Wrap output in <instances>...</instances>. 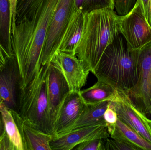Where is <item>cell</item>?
Wrapping results in <instances>:
<instances>
[{
  "label": "cell",
  "instance_id": "6da1fadb",
  "mask_svg": "<svg viewBox=\"0 0 151 150\" xmlns=\"http://www.w3.org/2000/svg\"><path fill=\"white\" fill-rule=\"evenodd\" d=\"M58 0H42L30 18L15 23L12 45L22 79L23 88L38 74L49 26Z\"/></svg>",
  "mask_w": 151,
  "mask_h": 150
},
{
  "label": "cell",
  "instance_id": "ba28073f",
  "mask_svg": "<svg viewBox=\"0 0 151 150\" xmlns=\"http://www.w3.org/2000/svg\"><path fill=\"white\" fill-rule=\"evenodd\" d=\"M23 85L18 63L14 54L6 58L0 68V95L2 103L12 112L19 114Z\"/></svg>",
  "mask_w": 151,
  "mask_h": 150
},
{
  "label": "cell",
  "instance_id": "30bf717a",
  "mask_svg": "<svg viewBox=\"0 0 151 150\" xmlns=\"http://www.w3.org/2000/svg\"><path fill=\"white\" fill-rule=\"evenodd\" d=\"M110 137L106 126L98 125L74 129L58 136L54 135L50 142L51 150H73L83 142Z\"/></svg>",
  "mask_w": 151,
  "mask_h": 150
},
{
  "label": "cell",
  "instance_id": "7402d4cb",
  "mask_svg": "<svg viewBox=\"0 0 151 150\" xmlns=\"http://www.w3.org/2000/svg\"><path fill=\"white\" fill-rule=\"evenodd\" d=\"M42 1L17 0L15 23L32 16Z\"/></svg>",
  "mask_w": 151,
  "mask_h": 150
},
{
  "label": "cell",
  "instance_id": "cb8c5ba5",
  "mask_svg": "<svg viewBox=\"0 0 151 150\" xmlns=\"http://www.w3.org/2000/svg\"><path fill=\"white\" fill-rule=\"evenodd\" d=\"M105 139L99 138L83 142L77 145L75 150H105Z\"/></svg>",
  "mask_w": 151,
  "mask_h": 150
},
{
  "label": "cell",
  "instance_id": "4316f807",
  "mask_svg": "<svg viewBox=\"0 0 151 150\" xmlns=\"http://www.w3.org/2000/svg\"><path fill=\"white\" fill-rule=\"evenodd\" d=\"M141 3L145 16L151 26V0H139Z\"/></svg>",
  "mask_w": 151,
  "mask_h": 150
},
{
  "label": "cell",
  "instance_id": "9c48e42d",
  "mask_svg": "<svg viewBox=\"0 0 151 150\" xmlns=\"http://www.w3.org/2000/svg\"><path fill=\"white\" fill-rule=\"evenodd\" d=\"M50 62L62 72L69 84L70 92H79L86 85L90 72L85 69L76 55L58 50Z\"/></svg>",
  "mask_w": 151,
  "mask_h": 150
},
{
  "label": "cell",
  "instance_id": "44dd1931",
  "mask_svg": "<svg viewBox=\"0 0 151 150\" xmlns=\"http://www.w3.org/2000/svg\"><path fill=\"white\" fill-rule=\"evenodd\" d=\"M76 9L87 14L104 9L114 10V0H74Z\"/></svg>",
  "mask_w": 151,
  "mask_h": 150
},
{
  "label": "cell",
  "instance_id": "9a60e30c",
  "mask_svg": "<svg viewBox=\"0 0 151 150\" xmlns=\"http://www.w3.org/2000/svg\"><path fill=\"white\" fill-rule=\"evenodd\" d=\"M12 113L17 122L26 150H51L50 142L54 135L44 133L29 127L23 122L18 114Z\"/></svg>",
  "mask_w": 151,
  "mask_h": 150
},
{
  "label": "cell",
  "instance_id": "83f0119b",
  "mask_svg": "<svg viewBox=\"0 0 151 150\" xmlns=\"http://www.w3.org/2000/svg\"><path fill=\"white\" fill-rule=\"evenodd\" d=\"M0 150H15V147L6 132L0 138Z\"/></svg>",
  "mask_w": 151,
  "mask_h": 150
},
{
  "label": "cell",
  "instance_id": "8992f818",
  "mask_svg": "<svg viewBox=\"0 0 151 150\" xmlns=\"http://www.w3.org/2000/svg\"><path fill=\"white\" fill-rule=\"evenodd\" d=\"M119 29L130 51L139 49L151 41V26L145 18L139 0L127 15L120 16Z\"/></svg>",
  "mask_w": 151,
  "mask_h": 150
},
{
  "label": "cell",
  "instance_id": "3957f363",
  "mask_svg": "<svg viewBox=\"0 0 151 150\" xmlns=\"http://www.w3.org/2000/svg\"><path fill=\"white\" fill-rule=\"evenodd\" d=\"M97 79L103 80L118 90L127 92L137 81L136 50L128 49L127 42L119 34L106 49L95 70Z\"/></svg>",
  "mask_w": 151,
  "mask_h": 150
},
{
  "label": "cell",
  "instance_id": "d6986e66",
  "mask_svg": "<svg viewBox=\"0 0 151 150\" xmlns=\"http://www.w3.org/2000/svg\"><path fill=\"white\" fill-rule=\"evenodd\" d=\"M11 29L10 1L0 0V45L8 57L14 54Z\"/></svg>",
  "mask_w": 151,
  "mask_h": 150
},
{
  "label": "cell",
  "instance_id": "277c9868",
  "mask_svg": "<svg viewBox=\"0 0 151 150\" xmlns=\"http://www.w3.org/2000/svg\"><path fill=\"white\" fill-rule=\"evenodd\" d=\"M49 64L42 66L34 78L23 88L19 114L24 124L54 135L46 84Z\"/></svg>",
  "mask_w": 151,
  "mask_h": 150
},
{
  "label": "cell",
  "instance_id": "d4e9b609",
  "mask_svg": "<svg viewBox=\"0 0 151 150\" xmlns=\"http://www.w3.org/2000/svg\"><path fill=\"white\" fill-rule=\"evenodd\" d=\"M135 2V0H114V9L119 16H124L133 9Z\"/></svg>",
  "mask_w": 151,
  "mask_h": 150
},
{
  "label": "cell",
  "instance_id": "8fae6325",
  "mask_svg": "<svg viewBox=\"0 0 151 150\" xmlns=\"http://www.w3.org/2000/svg\"><path fill=\"white\" fill-rule=\"evenodd\" d=\"M46 84L50 116L54 129L60 107L70 90L62 72L51 62L49 63L47 71Z\"/></svg>",
  "mask_w": 151,
  "mask_h": 150
},
{
  "label": "cell",
  "instance_id": "d6a6232c",
  "mask_svg": "<svg viewBox=\"0 0 151 150\" xmlns=\"http://www.w3.org/2000/svg\"><path fill=\"white\" fill-rule=\"evenodd\" d=\"M2 103V100L1 98V95H0V104Z\"/></svg>",
  "mask_w": 151,
  "mask_h": 150
},
{
  "label": "cell",
  "instance_id": "4dcf8cb0",
  "mask_svg": "<svg viewBox=\"0 0 151 150\" xmlns=\"http://www.w3.org/2000/svg\"><path fill=\"white\" fill-rule=\"evenodd\" d=\"M6 132L4 121L1 113L0 112V138L2 137Z\"/></svg>",
  "mask_w": 151,
  "mask_h": 150
},
{
  "label": "cell",
  "instance_id": "f546056e",
  "mask_svg": "<svg viewBox=\"0 0 151 150\" xmlns=\"http://www.w3.org/2000/svg\"><path fill=\"white\" fill-rule=\"evenodd\" d=\"M8 57L5 51L0 45V68L3 66L5 63V60Z\"/></svg>",
  "mask_w": 151,
  "mask_h": 150
},
{
  "label": "cell",
  "instance_id": "2e32d148",
  "mask_svg": "<svg viewBox=\"0 0 151 150\" xmlns=\"http://www.w3.org/2000/svg\"><path fill=\"white\" fill-rule=\"evenodd\" d=\"M86 105H94L104 101H118L120 95L115 87L103 80L97 79V82L91 87L79 92Z\"/></svg>",
  "mask_w": 151,
  "mask_h": 150
},
{
  "label": "cell",
  "instance_id": "5bb4252c",
  "mask_svg": "<svg viewBox=\"0 0 151 150\" xmlns=\"http://www.w3.org/2000/svg\"><path fill=\"white\" fill-rule=\"evenodd\" d=\"M84 14L76 9L65 30L58 50L76 55V49L81 37Z\"/></svg>",
  "mask_w": 151,
  "mask_h": 150
},
{
  "label": "cell",
  "instance_id": "52a82bcc",
  "mask_svg": "<svg viewBox=\"0 0 151 150\" xmlns=\"http://www.w3.org/2000/svg\"><path fill=\"white\" fill-rule=\"evenodd\" d=\"M74 0H58L49 26L41 58L42 66L50 62L76 9Z\"/></svg>",
  "mask_w": 151,
  "mask_h": 150
},
{
  "label": "cell",
  "instance_id": "f1b7e54d",
  "mask_svg": "<svg viewBox=\"0 0 151 150\" xmlns=\"http://www.w3.org/2000/svg\"><path fill=\"white\" fill-rule=\"evenodd\" d=\"M10 1L11 13V27L12 29L14 27L15 23L17 0H10Z\"/></svg>",
  "mask_w": 151,
  "mask_h": 150
},
{
  "label": "cell",
  "instance_id": "7c38bea8",
  "mask_svg": "<svg viewBox=\"0 0 151 150\" xmlns=\"http://www.w3.org/2000/svg\"><path fill=\"white\" fill-rule=\"evenodd\" d=\"M120 98L118 101L110 102L115 110L118 119L135 130L151 143V134L143 119V114L137 109L126 92L118 90Z\"/></svg>",
  "mask_w": 151,
  "mask_h": 150
},
{
  "label": "cell",
  "instance_id": "ffe728a7",
  "mask_svg": "<svg viewBox=\"0 0 151 150\" xmlns=\"http://www.w3.org/2000/svg\"><path fill=\"white\" fill-rule=\"evenodd\" d=\"M0 112L3 118L6 133L15 150H26L19 127L12 112L3 103L0 104Z\"/></svg>",
  "mask_w": 151,
  "mask_h": 150
},
{
  "label": "cell",
  "instance_id": "7a4b0ae2",
  "mask_svg": "<svg viewBox=\"0 0 151 150\" xmlns=\"http://www.w3.org/2000/svg\"><path fill=\"white\" fill-rule=\"evenodd\" d=\"M119 21L120 16L112 9L84 14L82 33L75 53L87 71L94 75L105 50L120 34Z\"/></svg>",
  "mask_w": 151,
  "mask_h": 150
},
{
  "label": "cell",
  "instance_id": "ac0fdd59",
  "mask_svg": "<svg viewBox=\"0 0 151 150\" xmlns=\"http://www.w3.org/2000/svg\"><path fill=\"white\" fill-rule=\"evenodd\" d=\"M110 102L104 101L96 105H87L86 108L75 123L66 131L58 135L84 127L98 125L106 126V123L104 119V114L108 107Z\"/></svg>",
  "mask_w": 151,
  "mask_h": 150
},
{
  "label": "cell",
  "instance_id": "e0dca14e",
  "mask_svg": "<svg viewBox=\"0 0 151 150\" xmlns=\"http://www.w3.org/2000/svg\"><path fill=\"white\" fill-rule=\"evenodd\" d=\"M110 137L134 145L140 150H151V143L132 128L118 119L116 124L106 126Z\"/></svg>",
  "mask_w": 151,
  "mask_h": 150
},
{
  "label": "cell",
  "instance_id": "4fadbf2b",
  "mask_svg": "<svg viewBox=\"0 0 151 150\" xmlns=\"http://www.w3.org/2000/svg\"><path fill=\"white\" fill-rule=\"evenodd\" d=\"M87 106L79 92H70L59 109L54 126V135H58L71 127Z\"/></svg>",
  "mask_w": 151,
  "mask_h": 150
},
{
  "label": "cell",
  "instance_id": "603a6c76",
  "mask_svg": "<svg viewBox=\"0 0 151 150\" xmlns=\"http://www.w3.org/2000/svg\"><path fill=\"white\" fill-rule=\"evenodd\" d=\"M140 150L134 145L120 140L108 137L105 139V150Z\"/></svg>",
  "mask_w": 151,
  "mask_h": 150
},
{
  "label": "cell",
  "instance_id": "5b68a950",
  "mask_svg": "<svg viewBox=\"0 0 151 150\" xmlns=\"http://www.w3.org/2000/svg\"><path fill=\"white\" fill-rule=\"evenodd\" d=\"M135 50L137 82L125 92L143 114H151V41Z\"/></svg>",
  "mask_w": 151,
  "mask_h": 150
},
{
  "label": "cell",
  "instance_id": "484cf974",
  "mask_svg": "<svg viewBox=\"0 0 151 150\" xmlns=\"http://www.w3.org/2000/svg\"><path fill=\"white\" fill-rule=\"evenodd\" d=\"M104 119L106 123V126L116 124L118 120V114L115 110L110 105L106 108L104 114Z\"/></svg>",
  "mask_w": 151,
  "mask_h": 150
},
{
  "label": "cell",
  "instance_id": "1f68e13d",
  "mask_svg": "<svg viewBox=\"0 0 151 150\" xmlns=\"http://www.w3.org/2000/svg\"><path fill=\"white\" fill-rule=\"evenodd\" d=\"M142 118L151 134V119H148L146 115L144 114L142 115Z\"/></svg>",
  "mask_w": 151,
  "mask_h": 150
}]
</instances>
